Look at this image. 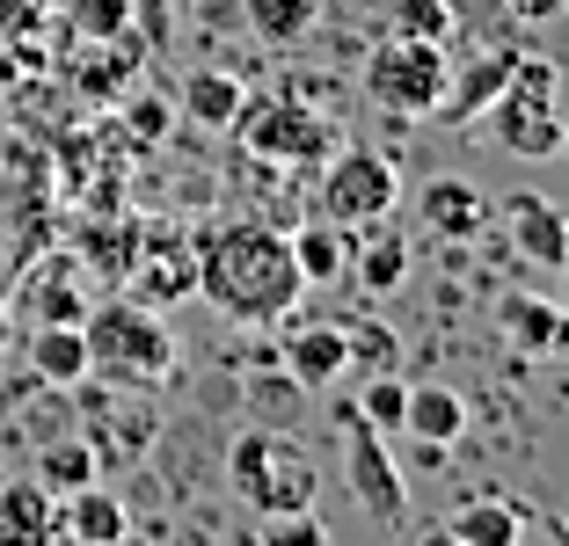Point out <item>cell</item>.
I'll use <instances>...</instances> for the list:
<instances>
[{
  "label": "cell",
  "mask_w": 569,
  "mask_h": 546,
  "mask_svg": "<svg viewBox=\"0 0 569 546\" xmlns=\"http://www.w3.org/2000/svg\"><path fill=\"white\" fill-rule=\"evenodd\" d=\"M161 132H168V102L161 95H124V139L161 146Z\"/></svg>",
  "instance_id": "31"
},
{
  "label": "cell",
  "mask_w": 569,
  "mask_h": 546,
  "mask_svg": "<svg viewBox=\"0 0 569 546\" xmlns=\"http://www.w3.org/2000/svg\"><path fill=\"white\" fill-rule=\"evenodd\" d=\"M263 546H329V525L321 510H278L263 517Z\"/></svg>",
  "instance_id": "30"
},
{
  "label": "cell",
  "mask_w": 569,
  "mask_h": 546,
  "mask_svg": "<svg viewBox=\"0 0 569 546\" xmlns=\"http://www.w3.org/2000/svg\"><path fill=\"white\" fill-rule=\"evenodd\" d=\"M460 431H468V401L452 394V386H438V380H409L402 437L417 445V459L423 466H446V452L460 445Z\"/></svg>",
  "instance_id": "12"
},
{
  "label": "cell",
  "mask_w": 569,
  "mask_h": 546,
  "mask_svg": "<svg viewBox=\"0 0 569 546\" xmlns=\"http://www.w3.org/2000/svg\"><path fill=\"white\" fill-rule=\"evenodd\" d=\"M81 335H88V380H110L124 394H147L176 372V328L153 306H139L132 292L88 299Z\"/></svg>",
  "instance_id": "2"
},
{
  "label": "cell",
  "mask_w": 569,
  "mask_h": 546,
  "mask_svg": "<svg viewBox=\"0 0 569 546\" xmlns=\"http://www.w3.org/2000/svg\"><path fill=\"white\" fill-rule=\"evenodd\" d=\"M292 241V263H300L307 284H336L343 277V263H351V233L329 226V219H307L300 233H284Z\"/></svg>",
  "instance_id": "24"
},
{
  "label": "cell",
  "mask_w": 569,
  "mask_h": 546,
  "mask_svg": "<svg viewBox=\"0 0 569 546\" xmlns=\"http://www.w3.org/2000/svg\"><path fill=\"white\" fill-rule=\"evenodd\" d=\"M198 292L212 299L227 321L241 328H263V321H284L300 306L307 277L292 263V241L263 219H219V226H198Z\"/></svg>",
  "instance_id": "1"
},
{
  "label": "cell",
  "mask_w": 569,
  "mask_h": 546,
  "mask_svg": "<svg viewBox=\"0 0 569 546\" xmlns=\"http://www.w3.org/2000/svg\"><path fill=\"white\" fill-rule=\"evenodd\" d=\"M284 372L300 394H321L351 372V343H343V321H307V328L284 335Z\"/></svg>",
  "instance_id": "14"
},
{
  "label": "cell",
  "mask_w": 569,
  "mask_h": 546,
  "mask_svg": "<svg viewBox=\"0 0 569 546\" xmlns=\"http://www.w3.org/2000/svg\"><path fill=\"white\" fill-rule=\"evenodd\" d=\"M417 546H460V539H452L446 525H431V532H417Z\"/></svg>",
  "instance_id": "34"
},
{
  "label": "cell",
  "mask_w": 569,
  "mask_h": 546,
  "mask_svg": "<svg viewBox=\"0 0 569 546\" xmlns=\"http://www.w3.org/2000/svg\"><path fill=\"white\" fill-rule=\"evenodd\" d=\"M0 546H67L59 496H44L37 481H8L0 488Z\"/></svg>",
  "instance_id": "17"
},
{
  "label": "cell",
  "mask_w": 569,
  "mask_h": 546,
  "mask_svg": "<svg viewBox=\"0 0 569 546\" xmlns=\"http://www.w3.org/2000/svg\"><path fill=\"white\" fill-rule=\"evenodd\" d=\"M343 277H351L366 299L402 292V284H409V233H395L387 219H380V226H366V233L351 241V263H343Z\"/></svg>",
  "instance_id": "16"
},
{
  "label": "cell",
  "mask_w": 569,
  "mask_h": 546,
  "mask_svg": "<svg viewBox=\"0 0 569 546\" xmlns=\"http://www.w3.org/2000/svg\"><path fill=\"white\" fill-rule=\"evenodd\" d=\"M417 212H423V226H431L438 241H452V249H468V241H482V233L497 226V198H489L482 182H468V175H431L417 190Z\"/></svg>",
  "instance_id": "11"
},
{
  "label": "cell",
  "mask_w": 569,
  "mask_h": 546,
  "mask_svg": "<svg viewBox=\"0 0 569 546\" xmlns=\"http://www.w3.org/2000/svg\"><path fill=\"white\" fill-rule=\"evenodd\" d=\"M139 226H147V219H132V212L81 226L73 255H81V270H88V277H110V284H124V277H132V263H139Z\"/></svg>",
  "instance_id": "21"
},
{
  "label": "cell",
  "mask_w": 569,
  "mask_h": 546,
  "mask_svg": "<svg viewBox=\"0 0 569 546\" xmlns=\"http://www.w3.org/2000/svg\"><path fill=\"white\" fill-rule=\"evenodd\" d=\"M234 132H241V146L270 168H315L321 153L336 146V124L321 110H307L300 95H249L241 117H234Z\"/></svg>",
  "instance_id": "6"
},
{
  "label": "cell",
  "mask_w": 569,
  "mask_h": 546,
  "mask_svg": "<svg viewBox=\"0 0 569 546\" xmlns=\"http://www.w3.org/2000/svg\"><path fill=\"white\" fill-rule=\"evenodd\" d=\"M59 525H67V539H73V546H124L132 517H124V503L110 496L102 481H88V488L59 496Z\"/></svg>",
  "instance_id": "19"
},
{
  "label": "cell",
  "mask_w": 569,
  "mask_h": 546,
  "mask_svg": "<svg viewBox=\"0 0 569 546\" xmlns=\"http://www.w3.org/2000/svg\"><path fill=\"white\" fill-rule=\"evenodd\" d=\"M497 212H503V226H511V249H519L526 270H562L569 263V219L555 212L540 190H511Z\"/></svg>",
  "instance_id": "13"
},
{
  "label": "cell",
  "mask_w": 569,
  "mask_h": 546,
  "mask_svg": "<svg viewBox=\"0 0 569 546\" xmlns=\"http://www.w3.org/2000/svg\"><path fill=\"white\" fill-rule=\"evenodd\" d=\"M16 314L30 328L44 321H81L88 314V270L73 249H51V255H30L22 263V284H16Z\"/></svg>",
  "instance_id": "10"
},
{
  "label": "cell",
  "mask_w": 569,
  "mask_h": 546,
  "mask_svg": "<svg viewBox=\"0 0 569 546\" xmlns=\"http://www.w3.org/2000/svg\"><path fill=\"white\" fill-rule=\"evenodd\" d=\"M227 488H234L256 517L315 510L321 466H315V452H307L292 431H241L234 445H227Z\"/></svg>",
  "instance_id": "3"
},
{
  "label": "cell",
  "mask_w": 569,
  "mask_h": 546,
  "mask_svg": "<svg viewBox=\"0 0 569 546\" xmlns=\"http://www.w3.org/2000/svg\"><path fill=\"white\" fill-rule=\"evenodd\" d=\"M343 343H351V372H395L402 357V335L387 321H343Z\"/></svg>",
  "instance_id": "29"
},
{
  "label": "cell",
  "mask_w": 569,
  "mask_h": 546,
  "mask_svg": "<svg viewBox=\"0 0 569 546\" xmlns=\"http://www.w3.org/2000/svg\"><path fill=\"white\" fill-rule=\"evenodd\" d=\"M446 81H452L446 44H417V37H395V30H387L366 59V95L395 117H438Z\"/></svg>",
  "instance_id": "7"
},
{
  "label": "cell",
  "mask_w": 569,
  "mask_h": 546,
  "mask_svg": "<svg viewBox=\"0 0 569 546\" xmlns=\"http://www.w3.org/2000/svg\"><path fill=\"white\" fill-rule=\"evenodd\" d=\"M402 401H409V380H395V372H366V386H358V415L380 437H402Z\"/></svg>",
  "instance_id": "27"
},
{
  "label": "cell",
  "mask_w": 569,
  "mask_h": 546,
  "mask_svg": "<svg viewBox=\"0 0 569 546\" xmlns=\"http://www.w3.org/2000/svg\"><path fill=\"white\" fill-rule=\"evenodd\" d=\"M124 284H132V299L153 306V314L198 299V241H190V226H139V263Z\"/></svg>",
  "instance_id": "9"
},
{
  "label": "cell",
  "mask_w": 569,
  "mask_h": 546,
  "mask_svg": "<svg viewBox=\"0 0 569 546\" xmlns=\"http://www.w3.org/2000/svg\"><path fill=\"white\" fill-rule=\"evenodd\" d=\"M315 8L321 0H249V22H256L263 44H300L315 30Z\"/></svg>",
  "instance_id": "26"
},
{
  "label": "cell",
  "mask_w": 569,
  "mask_h": 546,
  "mask_svg": "<svg viewBox=\"0 0 569 546\" xmlns=\"http://www.w3.org/2000/svg\"><path fill=\"white\" fill-rule=\"evenodd\" d=\"M241 102H249V88H241L234 73H219V67H198L183 81V117H198L204 132H234Z\"/></svg>",
  "instance_id": "23"
},
{
  "label": "cell",
  "mask_w": 569,
  "mask_h": 546,
  "mask_svg": "<svg viewBox=\"0 0 569 546\" xmlns=\"http://www.w3.org/2000/svg\"><path fill=\"white\" fill-rule=\"evenodd\" d=\"M555 161H562V168H569V132H562V146H555Z\"/></svg>",
  "instance_id": "37"
},
{
  "label": "cell",
  "mask_w": 569,
  "mask_h": 546,
  "mask_svg": "<svg viewBox=\"0 0 569 546\" xmlns=\"http://www.w3.org/2000/svg\"><path fill=\"white\" fill-rule=\"evenodd\" d=\"M548 539H555V546H569V517H548Z\"/></svg>",
  "instance_id": "35"
},
{
  "label": "cell",
  "mask_w": 569,
  "mask_h": 546,
  "mask_svg": "<svg viewBox=\"0 0 569 546\" xmlns=\"http://www.w3.org/2000/svg\"><path fill=\"white\" fill-rule=\"evenodd\" d=\"M555 306H562V314H569V263H562V299H555Z\"/></svg>",
  "instance_id": "36"
},
{
  "label": "cell",
  "mask_w": 569,
  "mask_h": 546,
  "mask_svg": "<svg viewBox=\"0 0 569 546\" xmlns=\"http://www.w3.org/2000/svg\"><path fill=\"white\" fill-rule=\"evenodd\" d=\"M387 30L417 37V44H446L452 37V0H395V8H387Z\"/></svg>",
  "instance_id": "28"
},
{
  "label": "cell",
  "mask_w": 569,
  "mask_h": 546,
  "mask_svg": "<svg viewBox=\"0 0 569 546\" xmlns=\"http://www.w3.org/2000/svg\"><path fill=\"white\" fill-rule=\"evenodd\" d=\"M452 539L460 546H519L526 539V510L511 496H468L460 510H452Z\"/></svg>",
  "instance_id": "22"
},
{
  "label": "cell",
  "mask_w": 569,
  "mask_h": 546,
  "mask_svg": "<svg viewBox=\"0 0 569 546\" xmlns=\"http://www.w3.org/2000/svg\"><path fill=\"white\" fill-rule=\"evenodd\" d=\"M511 59H519V51H475L468 67L446 81V95H438V117H446V124H475V117L497 102V88H503V73H511Z\"/></svg>",
  "instance_id": "20"
},
{
  "label": "cell",
  "mask_w": 569,
  "mask_h": 546,
  "mask_svg": "<svg viewBox=\"0 0 569 546\" xmlns=\"http://www.w3.org/2000/svg\"><path fill=\"white\" fill-rule=\"evenodd\" d=\"M88 481H102V459H96L88 437H51V445L37 452V488H44V496H73Z\"/></svg>",
  "instance_id": "25"
},
{
  "label": "cell",
  "mask_w": 569,
  "mask_h": 546,
  "mask_svg": "<svg viewBox=\"0 0 569 546\" xmlns=\"http://www.w3.org/2000/svg\"><path fill=\"white\" fill-rule=\"evenodd\" d=\"M73 16H81L88 44H102V37H118L124 16H132V0H73Z\"/></svg>",
  "instance_id": "32"
},
{
  "label": "cell",
  "mask_w": 569,
  "mask_h": 546,
  "mask_svg": "<svg viewBox=\"0 0 569 546\" xmlns=\"http://www.w3.org/2000/svg\"><path fill=\"white\" fill-rule=\"evenodd\" d=\"M482 117L511 161H555V146H562V67L540 51H519Z\"/></svg>",
  "instance_id": "4"
},
{
  "label": "cell",
  "mask_w": 569,
  "mask_h": 546,
  "mask_svg": "<svg viewBox=\"0 0 569 546\" xmlns=\"http://www.w3.org/2000/svg\"><path fill=\"white\" fill-rule=\"evenodd\" d=\"M497 328H503V343L519 350V357H569V314L555 306V299L511 292L497 306Z\"/></svg>",
  "instance_id": "15"
},
{
  "label": "cell",
  "mask_w": 569,
  "mask_h": 546,
  "mask_svg": "<svg viewBox=\"0 0 569 546\" xmlns=\"http://www.w3.org/2000/svg\"><path fill=\"white\" fill-rule=\"evenodd\" d=\"M22 364H30V380H44V386H81L88 380L81 321H44V328H30L22 335Z\"/></svg>",
  "instance_id": "18"
},
{
  "label": "cell",
  "mask_w": 569,
  "mask_h": 546,
  "mask_svg": "<svg viewBox=\"0 0 569 546\" xmlns=\"http://www.w3.org/2000/svg\"><path fill=\"white\" fill-rule=\"evenodd\" d=\"M395 204H402V168H395V153L329 146V168H321V182H315V212L329 219V226L366 233V226H380Z\"/></svg>",
  "instance_id": "5"
},
{
  "label": "cell",
  "mask_w": 569,
  "mask_h": 546,
  "mask_svg": "<svg viewBox=\"0 0 569 546\" xmlns=\"http://www.w3.org/2000/svg\"><path fill=\"white\" fill-rule=\"evenodd\" d=\"M503 8H511L519 22H548V16H562L569 0H503Z\"/></svg>",
  "instance_id": "33"
},
{
  "label": "cell",
  "mask_w": 569,
  "mask_h": 546,
  "mask_svg": "<svg viewBox=\"0 0 569 546\" xmlns=\"http://www.w3.org/2000/svg\"><path fill=\"white\" fill-rule=\"evenodd\" d=\"M336 431H343V481H351V503L366 517H380V525H402L409 481H402V466H395V445L358 415V401L336 408Z\"/></svg>",
  "instance_id": "8"
}]
</instances>
